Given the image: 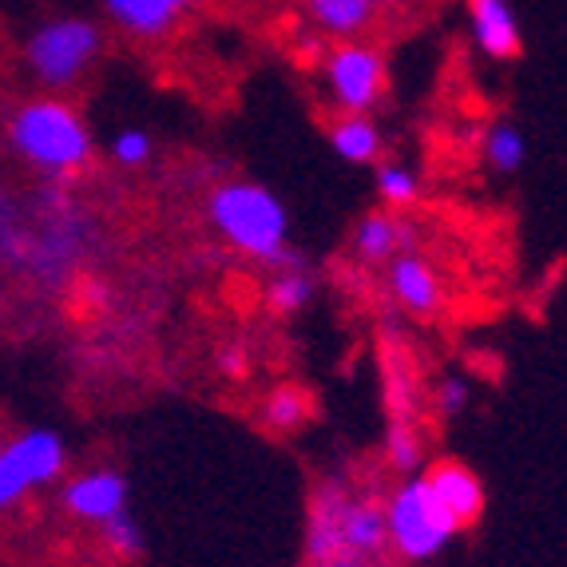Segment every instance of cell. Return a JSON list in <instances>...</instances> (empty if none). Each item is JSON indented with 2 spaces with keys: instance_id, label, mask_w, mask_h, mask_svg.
Wrapping results in <instances>:
<instances>
[{
  "instance_id": "cell-1",
  "label": "cell",
  "mask_w": 567,
  "mask_h": 567,
  "mask_svg": "<svg viewBox=\"0 0 567 567\" xmlns=\"http://www.w3.org/2000/svg\"><path fill=\"white\" fill-rule=\"evenodd\" d=\"M302 567H393L378 492L346 476H322L313 484Z\"/></svg>"
},
{
  "instance_id": "cell-2",
  "label": "cell",
  "mask_w": 567,
  "mask_h": 567,
  "mask_svg": "<svg viewBox=\"0 0 567 567\" xmlns=\"http://www.w3.org/2000/svg\"><path fill=\"white\" fill-rule=\"evenodd\" d=\"M207 210L215 230L235 246L238 255L266 266L290 262V255H286L290 250V215H286L282 199L275 190H266L262 183H218Z\"/></svg>"
},
{
  "instance_id": "cell-3",
  "label": "cell",
  "mask_w": 567,
  "mask_h": 567,
  "mask_svg": "<svg viewBox=\"0 0 567 567\" xmlns=\"http://www.w3.org/2000/svg\"><path fill=\"white\" fill-rule=\"evenodd\" d=\"M12 152L29 167L68 179L92 163V132L68 100H29L9 115Z\"/></svg>"
},
{
  "instance_id": "cell-4",
  "label": "cell",
  "mask_w": 567,
  "mask_h": 567,
  "mask_svg": "<svg viewBox=\"0 0 567 567\" xmlns=\"http://www.w3.org/2000/svg\"><path fill=\"white\" fill-rule=\"evenodd\" d=\"M385 504V536L393 559L405 564H429L461 536V524L441 508V501L433 496L429 481L421 473L401 476L393 484L389 496H381Z\"/></svg>"
},
{
  "instance_id": "cell-5",
  "label": "cell",
  "mask_w": 567,
  "mask_h": 567,
  "mask_svg": "<svg viewBox=\"0 0 567 567\" xmlns=\"http://www.w3.org/2000/svg\"><path fill=\"white\" fill-rule=\"evenodd\" d=\"M104 52V32L87 17H60L40 24L24 44V64L48 92H72Z\"/></svg>"
},
{
  "instance_id": "cell-6",
  "label": "cell",
  "mask_w": 567,
  "mask_h": 567,
  "mask_svg": "<svg viewBox=\"0 0 567 567\" xmlns=\"http://www.w3.org/2000/svg\"><path fill=\"white\" fill-rule=\"evenodd\" d=\"M64 436L52 429H29V433L4 441L0 449V512L17 508L24 496L56 484L64 476Z\"/></svg>"
},
{
  "instance_id": "cell-7",
  "label": "cell",
  "mask_w": 567,
  "mask_h": 567,
  "mask_svg": "<svg viewBox=\"0 0 567 567\" xmlns=\"http://www.w3.org/2000/svg\"><path fill=\"white\" fill-rule=\"evenodd\" d=\"M326 87L338 112L346 115H369L385 95V56L365 40H341L322 56Z\"/></svg>"
},
{
  "instance_id": "cell-8",
  "label": "cell",
  "mask_w": 567,
  "mask_h": 567,
  "mask_svg": "<svg viewBox=\"0 0 567 567\" xmlns=\"http://www.w3.org/2000/svg\"><path fill=\"white\" fill-rule=\"evenodd\" d=\"M60 504H64L68 516H76L84 524H100L127 512V481H123L115 468H87L76 481H68L60 492Z\"/></svg>"
},
{
  "instance_id": "cell-9",
  "label": "cell",
  "mask_w": 567,
  "mask_h": 567,
  "mask_svg": "<svg viewBox=\"0 0 567 567\" xmlns=\"http://www.w3.org/2000/svg\"><path fill=\"white\" fill-rule=\"evenodd\" d=\"M203 0H104V12L115 29L135 40H163L179 29Z\"/></svg>"
},
{
  "instance_id": "cell-10",
  "label": "cell",
  "mask_w": 567,
  "mask_h": 567,
  "mask_svg": "<svg viewBox=\"0 0 567 567\" xmlns=\"http://www.w3.org/2000/svg\"><path fill=\"white\" fill-rule=\"evenodd\" d=\"M385 286L393 293V302L401 306L413 318H429V313L441 310V275L416 250H405V255L389 258L385 262Z\"/></svg>"
},
{
  "instance_id": "cell-11",
  "label": "cell",
  "mask_w": 567,
  "mask_h": 567,
  "mask_svg": "<svg viewBox=\"0 0 567 567\" xmlns=\"http://www.w3.org/2000/svg\"><path fill=\"white\" fill-rule=\"evenodd\" d=\"M433 488V496L441 501V508L461 524V532H468L484 516V484L481 476L461 461H436L429 473H421Z\"/></svg>"
},
{
  "instance_id": "cell-12",
  "label": "cell",
  "mask_w": 567,
  "mask_h": 567,
  "mask_svg": "<svg viewBox=\"0 0 567 567\" xmlns=\"http://www.w3.org/2000/svg\"><path fill=\"white\" fill-rule=\"evenodd\" d=\"M468 9V32L473 44L488 60H516L520 56V20L508 0H464Z\"/></svg>"
},
{
  "instance_id": "cell-13",
  "label": "cell",
  "mask_w": 567,
  "mask_h": 567,
  "mask_svg": "<svg viewBox=\"0 0 567 567\" xmlns=\"http://www.w3.org/2000/svg\"><path fill=\"white\" fill-rule=\"evenodd\" d=\"M381 398L389 421L421 425V365L409 358L405 346H389L381 353Z\"/></svg>"
},
{
  "instance_id": "cell-14",
  "label": "cell",
  "mask_w": 567,
  "mask_h": 567,
  "mask_svg": "<svg viewBox=\"0 0 567 567\" xmlns=\"http://www.w3.org/2000/svg\"><path fill=\"white\" fill-rule=\"evenodd\" d=\"M413 250V227L398 210H369L353 227V258L365 266H385L389 258Z\"/></svg>"
},
{
  "instance_id": "cell-15",
  "label": "cell",
  "mask_w": 567,
  "mask_h": 567,
  "mask_svg": "<svg viewBox=\"0 0 567 567\" xmlns=\"http://www.w3.org/2000/svg\"><path fill=\"white\" fill-rule=\"evenodd\" d=\"M306 20L318 37L330 40H361L369 29H373V17L378 9L369 0H302Z\"/></svg>"
},
{
  "instance_id": "cell-16",
  "label": "cell",
  "mask_w": 567,
  "mask_h": 567,
  "mask_svg": "<svg viewBox=\"0 0 567 567\" xmlns=\"http://www.w3.org/2000/svg\"><path fill=\"white\" fill-rule=\"evenodd\" d=\"M330 147L338 152V159L365 167V163L381 159V132L369 115H346L341 112L330 127Z\"/></svg>"
},
{
  "instance_id": "cell-17",
  "label": "cell",
  "mask_w": 567,
  "mask_h": 567,
  "mask_svg": "<svg viewBox=\"0 0 567 567\" xmlns=\"http://www.w3.org/2000/svg\"><path fill=\"white\" fill-rule=\"evenodd\" d=\"M313 421V398L302 385H278L266 393L262 401V425L278 436L298 433L302 425Z\"/></svg>"
},
{
  "instance_id": "cell-18",
  "label": "cell",
  "mask_w": 567,
  "mask_h": 567,
  "mask_svg": "<svg viewBox=\"0 0 567 567\" xmlns=\"http://www.w3.org/2000/svg\"><path fill=\"white\" fill-rule=\"evenodd\" d=\"M313 290H318L313 275L290 258V262L278 266V275L266 282V306L275 313H282V318H293V313H302L306 306L313 302Z\"/></svg>"
},
{
  "instance_id": "cell-19",
  "label": "cell",
  "mask_w": 567,
  "mask_h": 567,
  "mask_svg": "<svg viewBox=\"0 0 567 567\" xmlns=\"http://www.w3.org/2000/svg\"><path fill=\"white\" fill-rule=\"evenodd\" d=\"M528 159V140L516 123H492L484 135V163L501 175H516Z\"/></svg>"
},
{
  "instance_id": "cell-20",
  "label": "cell",
  "mask_w": 567,
  "mask_h": 567,
  "mask_svg": "<svg viewBox=\"0 0 567 567\" xmlns=\"http://www.w3.org/2000/svg\"><path fill=\"white\" fill-rule=\"evenodd\" d=\"M421 456H425V445H421V425H398L389 421L385 425V464L398 476H413L421 473Z\"/></svg>"
},
{
  "instance_id": "cell-21",
  "label": "cell",
  "mask_w": 567,
  "mask_h": 567,
  "mask_svg": "<svg viewBox=\"0 0 567 567\" xmlns=\"http://www.w3.org/2000/svg\"><path fill=\"white\" fill-rule=\"evenodd\" d=\"M373 183H378V199L385 210H405L421 199V179L401 163H378Z\"/></svg>"
},
{
  "instance_id": "cell-22",
  "label": "cell",
  "mask_w": 567,
  "mask_h": 567,
  "mask_svg": "<svg viewBox=\"0 0 567 567\" xmlns=\"http://www.w3.org/2000/svg\"><path fill=\"white\" fill-rule=\"evenodd\" d=\"M100 536H104V544L120 559H135L143 551V528L132 512H120V516H112V520L100 524Z\"/></svg>"
},
{
  "instance_id": "cell-23",
  "label": "cell",
  "mask_w": 567,
  "mask_h": 567,
  "mask_svg": "<svg viewBox=\"0 0 567 567\" xmlns=\"http://www.w3.org/2000/svg\"><path fill=\"white\" fill-rule=\"evenodd\" d=\"M152 155H155V143L143 127H123L112 140V159L120 163V167H147Z\"/></svg>"
},
{
  "instance_id": "cell-24",
  "label": "cell",
  "mask_w": 567,
  "mask_h": 567,
  "mask_svg": "<svg viewBox=\"0 0 567 567\" xmlns=\"http://www.w3.org/2000/svg\"><path fill=\"white\" fill-rule=\"evenodd\" d=\"M468 401H473V389H468V381H464L461 373H449L445 381H436L433 405L441 416H461L464 409H468Z\"/></svg>"
},
{
  "instance_id": "cell-25",
  "label": "cell",
  "mask_w": 567,
  "mask_h": 567,
  "mask_svg": "<svg viewBox=\"0 0 567 567\" xmlns=\"http://www.w3.org/2000/svg\"><path fill=\"white\" fill-rule=\"evenodd\" d=\"M215 365H218V373H223V378H230V381H246V378H250V353H246L238 341L218 346Z\"/></svg>"
},
{
  "instance_id": "cell-26",
  "label": "cell",
  "mask_w": 567,
  "mask_h": 567,
  "mask_svg": "<svg viewBox=\"0 0 567 567\" xmlns=\"http://www.w3.org/2000/svg\"><path fill=\"white\" fill-rule=\"evenodd\" d=\"M293 52H298V60H302L306 68H313V64H322L326 44H322V37H318V32L306 29V32H298V37H293Z\"/></svg>"
},
{
  "instance_id": "cell-27",
  "label": "cell",
  "mask_w": 567,
  "mask_h": 567,
  "mask_svg": "<svg viewBox=\"0 0 567 567\" xmlns=\"http://www.w3.org/2000/svg\"><path fill=\"white\" fill-rule=\"evenodd\" d=\"M373 9H389V4H398V0H369Z\"/></svg>"
},
{
  "instance_id": "cell-28",
  "label": "cell",
  "mask_w": 567,
  "mask_h": 567,
  "mask_svg": "<svg viewBox=\"0 0 567 567\" xmlns=\"http://www.w3.org/2000/svg\"><path fill=\"white\" fill-rule=\"evenodd\" d=\"M0 449H4V433H0Z\"/></svg>"
}]
</instances>
